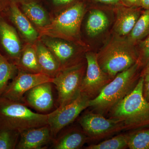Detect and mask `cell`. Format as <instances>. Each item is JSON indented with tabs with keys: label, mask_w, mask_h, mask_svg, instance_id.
<instances>
[{
	"label": "cell",
	"mask_w": 149,
	"mask_h": 149,
	"mask_svg": "<svg viewBox=\"0 0 149 149\" xmlns=\"http://www.w3.org/2000/svg\"><path fill=\"white\" fill-rule=\"evenodd\" d=\"M144 84L143 77L141 76L133 91L109 112L110 118L123 122L124 130L149 128V101L143 95Z\"/></svg>",
	"instance_id": "cell-1"
},
{
	"label": "cell",
	"mask_w": 149,
	"mask_h": 149,
	"mask_svg": "<svg viewBox=\"0 0 149 149\" xmlns=\"http://www.w3.org/2000/svg\"><path fill=\"white\" fill-rule=\"evenodd\" d=\"M142 68L138 62L128 69L118 74L93 100L90 107L97 113H108L125 98L136 87L141 77Z\"/></svg>",
	"instance_id": "cell-2"
},
{
	"label": "cell",
	"mask_w": 149,
	"mask_h": 149,
	"mask_svg": "<svg viewBox=\"0 0 149 149\" xmlns=\"http://www.w3.org/2000/svg\"><path fill=\"white\" fill-rule=\"evenodd\" d=\"M97 56L102 70L112 80L136 63L139 58L137 46L122 37L111 41Z\"/></svg>",
	"instance_id": "cell-3"
},
{
	"label": "cell",
	"mask_w": 149,
	"mask_h": 149,
	"mask_svg": "<svg viewBox=\"0 0 149 149\" xmlns=\"http://www.w3.org/2000/svg\"><path fill=\"white\" fill-rule=\"evenodd\" d=\"M84 4L78 2L61 11L49 24L39 30L42 36L54 37L84 46L80 36L81 23L85 13Z\"/></svg>",
	"instance_id": "cell-4"
},
{
	"label": "cell",
	"mask_w": 149,
	"mask_h": 149,
	"mask_svg": "<svg viewBox=\"0 0 149 149\" xmlns=\"http://www.w3.org/2000/svg\"><path fill=\"white\" fill-rule=\"evenodd\" d=\"M48 124V114L37 113L19 102L0 97V127L19 133Z\"/></svg>",
	"instance_id": "cell-5"
},
{
	"label": "cell",
	"mask_w": 149,
	"mask_h": 149,
	"mask_svg": "<svg viewBox=\"0 0 149 149\" xmlns=\"http://www.w3.org/2000/svg\"><path fill=\"white\" fill-rule=\"evenodd\" d=\"M87 67L84 60L59 70L53 79L58 93V107L69 103L81 93L82 82Z\"/></svg>",
	"instance_id": "cell-6"
},
{
	"label": "cell",
	"mask_w": 149,
	"mask_h": 149,
	"mask_svg": "<svg viewBox=\"0 0 149 149\" xmlns=\"http://www.w3.org/2000/svg\"><path fill=\"white\" fill-rule=\"evenodd\" d=\"M78 122L89 141L101 140L124 130V124L121 120L107 118L103 115L93 111L82 115Z\"/></svg>",
	"instance_id": "cell-7"
},
{
	"label": "cell",
	"mask_w": 149,
	"mask_h": 149,
	"mask_svg": "<svg viewBox=\"0 0 149 149\" xmlns=\"http://www.w3.org/2000/svg\"><path fill=\"white\" fill-rule=\"evenodd\" d=\"M91 99L81 93L76 99L48 113V125L54 138L76 120L80 113L90 107Z\"/></svg>",
	"instance_id": "cell-8"
},
{
	"label": "cell",
	"mask_w": 149,
	"mask_h": 149,
	"mask_svg": "<svg viewBox=\"0 0 149 149\" xmlns=\"http://www.w3.org/2000/svg\"><path fill=\"white\" fill-rule=\"evenodd\" d=\"M86 71L81 88V93L91 100L96 97L112 79L102 70L97 59V54L88 52L85 54Z\"/></svg>",
	"instance_id": "cell-9"
},
{
	"label": "cell",
	"mask_w": 149,
	"mask_h": 149,
	"mask_svg": "<svg viewBox=\"0 0 149 149\" xmlns=\"http://www.w3.org/2000/svg\"><path fill=\"white\" fill-rule=\"evenodd\" d=\"M53 79V78L43 72L32 73L19 70L16 76L9 83L1 97L22 103L23 96L26 92L41 83H52Z\"/></svg>",
	"instance_id": "cell-10"
},
{
	"label": "cell",
	"mask_w": 149,
	"mask_h": 149,
	"mask_svg": "<svg viewBox=\"0 0 149 149\" xmlns=\"http://www.w3.org/2000/svg\"><path fill=\"white\" fill-rule=\"evenodd\" d=\"M39 39L55 56L60 65L61 69L83 60L80 52L72 43L47 36H42Z\"/></svg>",
	"instance_id": "cell-11"
},
{
	"label": "cell",
	"mask_w": 149,
	"mask_h": 149,
	"mask_svg": "<svg viewBox=\"0 0 149 149\" xmlns=\"http://www.w3.org/2000/svg\"><path fill=\"white\" fill-rule=\"evenodd\" d=\"M52 82H46L36 85L26 92L22 103L41 113L49 111L54 106Z\"/></svg>",
	"instance_id": "cell-12"
},
{
	"label": "cell",
	"mask_w": 149,
	"mask_h": 149,
	"mask_svg": "<svg viewBox=\"0 0 149 149\" xmlns=\"http://www.w3.org/2000/svg\"><path fill=\"white\" fill-rule=\"evenodd\" d=\"M54 139L48 124L29 128L20 132L16 149H44L52 143Z\"/></svg>",
	"instance_id": "cell-13"
},
{
	"label": "cell",
	"mask_w": 149,
	"mask_h": 149,
	"mask_svg": "<svg viewBox=\"0 0 149 149\" xmlns=\"http://www.w3.org/2000/svg\"><path fill=\"white\" fill-rule=\"evenodd\" d=\"M0 40L11 62L16 65L23 49L21 41L15 29L1 18H0Z\"/></svg>",
	"instance_id": "cell-14"
},
{
	"label": "cell",
	"mask_w": 149,
	"mask_h": 149,
	"mask_svg": "<svg viewBox=\"0 0 149 149\" xmlns=\"http://www.w3.org/2000/svg\"><path fill=\"white\" fill-rule=\"evenodd\" d=\"M6 11H8L10 19L27 43L34 44L39 40V32L21 10L19 8L18 5H12Z\"/></svg>",
	"instance_id": "cell-15"
},
{
	"label": "cell",
	"mask_w": 149,
	"mask_h": 149,
	"mask_svg": "<svg viewBox=\"0 0 149 149\" xmlns=\"http://www.w3.org/2000/svg\"><path fill=\"white\" fill-rule=\"evenodd\" d=\"M118 8L113 29L118 37H127L143 9L141 7H127L123 5Z\"/></svg>",
	"instance_id": "cell-16"
},
{
	"label": "cell",
	"mask_w": 149,
	"mask_h": 149,
	"mask_svg": "<svg viewBox=\"0 0 149 149\" xmlns=\"http://www.w3.org/2000/svg\"><path fill=\"white\" fill-rule=\"evenodd\" d=\"M89 141V138L82 128L75 127L59 133L52 142V148L80 149Z\"/></svg>",
	"instance_id": "cell-17"
},
{
	"label": "cell",
	"mask_w": 149,
	"mask_h": 149,
	"mask_svg": "<svg viewBox=\"0 0 149 149\" xmlns=\"http://www.w3.org/2000/svg\"><path fill=\"white\" fill-rule=\"evenodd\" d=\"M35 45L42 72L54 78L61 70L59 63L52 53L40 39Z\"/></svg>",
	"instance_id": "cell-18"
},
{
	"label": "cell",
	"mask_w": 149,
	"mask_h": 149,
	"mask_svg": "<svg viewBox=\"0 0 149 149\" xmlns=\"http://www.w3.org/2000/svg\"><path fill=\"white\" fill-rule=\"evenodd\" d=\"M21 10L38 31L50 22L49 15L38 2L30 1L20 4Z\"/></svg>",
	"instance_id": "cell-19"
},
{
	"label": "cell",
	"mask_w": 149,
	"mask_h": 149,
	"mask_svg": "<svg viewBox=\"0 0 149 149\" xmlns=\"http://www.w3.org/2000/svg\"><path fill=\"white\" fill-rule=\"evenodd\" d=\"M16 65L19 70L29 73L42 72L38 62L35 43H27L22 49Z\"/></svg>",
	"instance_id": "cell-20"
},
{
	"label": "cell",
	"mask_w": 149,
	"mask_h": 149,
	"mask_svg": "<svg viewBox=\"0 0 149 149\" xmlns=\"http://www.w3.org/2000/svg\"><path fill=\"white\" fill-rule=\"evenodd\" d=\"M109 24L108 17L104 12L100 10H93L89 13L85 29L88 36L95 37L105 30Z\"/></svg>",
	"instance_id": "cell-21"
},
{
	"label": "cell",
	"mask_w": 149,
	"mask_h": 149,
	"mask_svg": "<svg viewBox=\"0 0 149 149\" xmlns=\"http://www.w3.org/2000/svg\"><path fill=\"white\" fill-rule=\"evenodd\" d=\"M149 35V9L143 10L135 26L127 37V40L137 46Z\"/></svg>",
	"instance_id": "cell-22"
},
{
	"label": "cell",
	"mask_w": 149,
	"mask_h": 149,
	"mask_svg": "<svg viewBox=\"0 0 149 149\" xmlns=\"http://www.w3.org/2000/svg\"><path fill=\"white\" fill-rule=\"evenodd\" d=\"M18 71L16 65L9 61L0 52V97Z\"/></svg>",
	"instance_id": "cell-23"
},
{
	"label": "cell",
	"mask_w": 149,
	"mask_h": 149,
	"mask_svg": "<svg viewBox=\"0 0 149 149\" xmlns=\"http://www.w3.org/2000/svg\"><path fill=\"white\" fill-rule=\"evenodd\" d=\"M128 146L130 149H149V128L128 133Z\"/></svg>",
	"instance_id": "cell-24"
},
{
	"label": "cell",
	"mask_w": 149,
	"mask_h": 149,
	"mask_svg": "<svg viewBox=\"0 0 149 149\" xmlns=\"http://www.w3.org/2000/svg\"><path fill=\"white\" fill-rule=\"evenodd\" d=\"M128 148V134H121L99 143L92 144L87 149H123Z\"/></svg>",
	"instance_id": "cell-25"
},
{
	"label": "cell",
	"mask_w": 149,
	"mask_h": 149,
	"mask_svg": "<svg viewBox=\"0 0 149 149\" xmlns=\"http://www.w3.org/2000/svg\"><path fill=\"white\" fill-rule=\"evenodd\" d=\"M19 135L17 130L0 127V149H16Z\"/></svg>",
	"instance_id": "cell-26"
},
{
	"label": "cell",
	"mask_w": 149,
	"mask_h": 149,
	"mask_svg": "<svg viewBox=\"0 0 149 149\" xmlns=\"http://www.w3.org/2000/svg\"><path fill=\"white\" fill-rule=\"evenodd\" d=\"M136 46L139 54L138 63L143 70L149 63V35Z\"/></svg>",
	"instance_id": "cell-27"
},
{
	"label": "cell",
	"mask_w": 149,
	"mask_h": 149,
	"mask_svg": "<svg viewBox=\"0 0 149 149\" xmlns=\"http://www.w3.org/2000/svg\"><path fill=\"white\" fill-rule=\"evenodd\" d=\"M39 0H0V9L6 10L13 4H21L23 3L30 1L38 2Z\"/></svg>",
	"instance_id": "cell-28"
},
{
	"label": "cell",
	"mask_w": 149,
	"mask_h": 149,
	"mask_svg": "<svg viewBox=\"0 0 149 149\" xmlns=\"http://www.w3.org/2000/svg\"><path fill=\"white\" fill-rule=\"evenodd\" d=\"M123 6L127 7H141V0H120Z\"/></svg>",
	"instance_id": "cell-29"
},
{
	"label": "cell",
	"mask_w": 149,
	"mask_h": 149,
	"mask_svg": "<svg viewBox=\"0 0 149 149\" xmlns=\"http://www.w3.org/2000/svg\"><path fill=\"white\" fill-rule=\"evenodd\" d=\"M97 2L101 3L106 5L117 6L118 7L121 5L120 0H94Z\"/></svg>",
	"instance_id": "cell-30"
},
{
	"label": "cell",
	"mask_w": 149,
	"mask_h": 149,
	"mask_svg": "<svg viewBox=\"0 0 149 149\" xmlns=\"http://www.w3.org/2000/svg\"><path fill=\"white\" fill-rule=\"evenodd\" d=\"M74 0H52L53 3L57 7H63L71 3Z\"/></svg>",
	"instance_id": "cell-31"
},
{
	"label": "cell",
	"mask_w": 149,
	"mask_h": 149,
	"mask_svg": "<svg viewBox=\"0 0 149 149\" xmlns=\"http://www.w3.org/2000/svg\"><path fill=\"white\" fill-rule=\"evenodd\" d=\"M141 76L143 77L144 83L149 81V63L141 70Z\"/></svg>",
	"instance_id": "cell-32"
},
{
	"label": "cell",
	"mask_w": 149,
	"mask_h": 149,
	"mask_svg": "<svg viewBox=\"0 0 149 149\" xmlns=\"http://www.w3.org/2000/svg\"><path fill=\"white\" fill-rule=\"evenodd\" d=\"M143 95L145 99L149 101V81L144 83Z\"/></svg>",
	"instance_id": "cell-33"
},
{
	"label": "cell",
	"mask_w": 149,
	"mask_h": 149,
	"mask_svg": "<svg viewBox=\"0 0 149 149\" xmlns=\"http://www.w3.org/2000/svg\"><path fill=\"white\" fill-rule=\"evenodd\" d=\"M141 7L143 10L149 9V0H141Z\"/></svg>",
	"instance_id": "cell-34"
}]
</instances>
